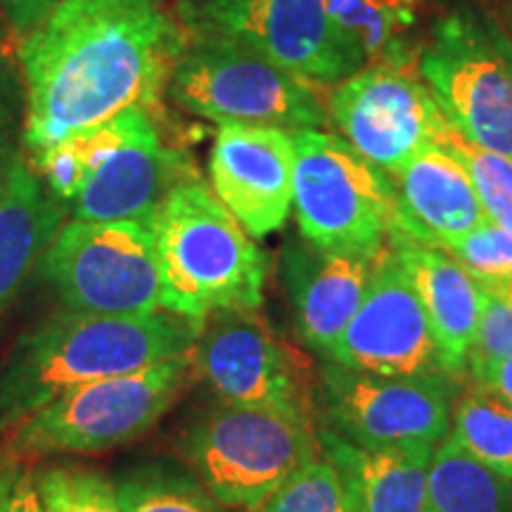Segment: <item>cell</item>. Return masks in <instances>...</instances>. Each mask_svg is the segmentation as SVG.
<instances>
[{
    "mask_svg": "<svg viewBox=\"0 0 512 512\" xmlns=\"http://www.w3.org/2000/svg\"><path fill=\"white\" fill-rule=\"evenodd\" d=\"M185 46L188 31L162 0H62L19 50L31 155L124 112H150Z\"/></svg>",
    "mask_w": 512,
    "mask_h": 512,
    "instance_id": "obj_1",
    "label": "cell"
},
{
    "mask_svg": "<svg viewBox=\"0 0 512 512\" xmlns=\"http://www.w3.org/2000/svg\"><path fill=\"white\" fill-rule=\"evenodd\" d=\"M202 328L166 311L138 318L57 313L0 363V432L81 384L190 354Z\"/></svg>",
    "mask_w": 512,
    "mask_h": 512,
    "instance_id": "obj_2",
    "label": "cell"
},
{
    "mask_svg": "<svg viewBox=\"0 0 512 512\" xmlns=\"http://www.w3.org/2000/svg\"><path fill=\"white\" fill-rule=\"evenodd\" d=\"M162 275V311L204 323L219 311H259L268 256L188 171L152 219Z\"/></svg>",
    "mask_w": 512,
    "mask_h": 512,
    "instance_id": "obj_3",
    "label": "cell"
},
{
    "mask_svg": "<svg viewBox=\"0 0 512 512\" xmlns=\"http://www.w3.org/2000/svg\"><path fill=\"white\" fill-rule=\"evenodd\" d=\"M420 79L460 138L512 157V41L498 19L472 5L446 12L420 50Z\"/></svg>",
    "mask_w": 512,
    "mask_h": 512,
    "instance_id": "obj_4",
    "label": "cell"
},
{
    "mask_svg": "<svg viewBox=\"0 0 512 512\" xmlns=\"http://www.w3.org/2000/svg\"><path fill=\"white\" fill-rule=\"evenodd\" d=\"M183 451L221 508L259 512L320 446L309 415L221 403L192 422Z\"/></svg>",
    "mask_w": 512,
    "mask_h": 512,
    "instance_id": "obj_5",
    "label": "cell"
},
{
    "mask_svg": "<svg viewBox=\"0 0 512 512\" xmlns=\"http://www.w3.org/2000/svg\"><path fill=\"white\" fill-rule=\"evenodd\" d=\"M166 93L178 107L219 126H273L299 133L323 131L330 124L328 105L316 95V86L228 38H188Z\"/></svg>",
    "mask_w": 512,
    "mask_h": 512,
    "instance_id": "obj_6",
    "label": "cell"
},
{
    "mask_svg": "<svg viewBox=\"0 0 512 512\" xmlns=\"http://www.w3.org/2000/svg\"><path fill=\"white\" fill-rule=\"evenodd\" d=\"M292 211L320 252L380 254L396 219L394 185L335 133H294Z\"/></svg>",
    "mask_w": 512,
    "mask_h": 512,
    "instance_id": "obj_7",
    "label": "cell"
},
{
    "mask_svg": "<svg viewBox=\"0 0 512 512\" xmlns=\"http://www.w3.org/2000/svg\"><path fill=\"white\" fill-rule=\"evenodd\" d=\"M192 351L69 389L10 430V451L95 453L150 430L181 392Z\"/></svg>",
    "mask_w": 512,
    "mask_h": 512,
    "instance_id": "obj_8",
    "label": "cell"
},
{
    "mask_svg": "<svg viewBox=\"0 0 512 512\" xmlns=\"http://www.w3.org/2000/svg\"><path fill=\"white\" fill-rule=\"evenodd\" d=\"M69 311L152 316L162 311L157 240L147 221H69L41 259Z\"/></svg>",
    "mask_w": 512,
    "mask_h": 512,
    "instance_id": "obj_9",
    "label": "cell"
},
{
    "mask_svg": "<svg viewBox=\"0 0 512 512\" xmlns=\"http://www.w3.org/2000/svg\"><path fill=\"white\" fill-rule=\"evenodd\" d=\"M323 411L339 439L368 451L437 448L451 432L453 375H375L323 358Z\"/></svg>",
    "mask_w": 512,
    "mask_h": 512,
    "instance_id": "obj_10",
    "label": "cell"
},
{
    "mask_svg": "<svg viewBox=\"0 0 512 512\" xmlns=\"http://www.w3.org/2000/svg\"><path fill=\"white\" fill-rule=\"evenodd\" d=\"M181 22L190 36L228 38L311 86L363 69L332 27L328 0H183Z\"/></svg>",
    "mask_w": 512,
    "mask_h": 512,
    "instance_id": "obj_11",
    "label": "cell"
},
{
    "mask_svg": "<svg viewBox=\"0 0 512 512\" xmlns=\"http://www.w3.org/2000/svg\"><path fill=\"white\" fill-rule=\"evenodd\" d=\"M81 138L88 176L72 202L79 221L152 223L169 192L192 171L188 157L162 143L155 121L143 110L86 128Z\"/></svg>",
    "mask_w": 512,
    "mask_h": 512,
    "instance_id": "obj_12",
    "label": "cell"
},
{
    "mask_svg": "<svg viewBox=\"0 0 512 512\" xmlns=\"http://www.w3.org/2000/svg\"><path fill=\"white\" fill-rule=\"evenodd\" d=\"M328 117L339 138L387 176L451 128L422 79L399 64H370L332 86Z\"/></svg>",
    "mask_w": 512,
    "mask_h": 512,
    "instance_id": "obj_13",
    "label": "cell"
},
{
    "mask_svg": "<svg viewBox=\"0 0 512 512\" xmlns=\"http://www.w3.org/2000/svg\"><path fill=\"white\" fill-rule=\"evenodd\" d=\"M328 358L375 375H453L411 275L389 242L373 268L361 306Z\"/></svg>",
    "mask_w": 512,
    "mask_h": 512,
    "instance_id": "obj_14",
    "label": "cell"
},
{
    "mask_svg": "<svg viewBox=\"0 0 512 512\" xmlns=\"http://www.w3.org/2000/svg\"><path fill=\"white\" fill-rule=\"evenodd\" d=\"M192 361L228 406L309 415L297 361L256 311H219L204 320Z\"/></svg>",
    "mask_w": 512,
    "mask_h": 512,
    "instance_id": "obj_15",
    "label": "cell"
},
{
    "mask_svg": "<svg viewBox=\"0 0 512 512\" xmlns=\"http://www.w3.org/2000/svg\"><path fill=\"white\" fill-rule=\"evenodd\" d=\"M294 133L273 126L226 124L211 147V190L249 238L264 240L290 219Z\"/></svg>",
    "mask_w": 512,
    "mask_h": 512,
    "instance_id": "obj_16",
    "label": "cell"
},
{
    "mask_svg": "<svg viewBox=\"0 0 512 512\" xmlns=\"http://www.w3.org/2000/svg\"><path fill=\"white\" fill-rule=\"evenodd\" d=\"M389 178L396 197L392 230L420 245L444 249L486 221L470 174L441 143L422 147Z\"/></svg>",
    "mask_w": 512,
    "mask_h": 512,
    "instance_id": "obj_17",
    "label": "cell"
},
{
    "mask_svg": "<svg viewBox=\"0 0 512 512\" xmlns=\"http://www.w3.org/2000/svg\"><path fill=\"white\" fill-rule=\"evenodd\" d=\"M380 254L320 252L306 240L285 247L283 271L294 320L299 335L316 354L328 358L344 335Z\"/></svg>",
    "mask_w": 512,
    "mask_h": 512,
    "instance_id": "obj_18",
    "label": "cell"
},
{
    "mask_svg": "<svg viewBox=\"0 0 512 512\" xmlns=\"http://www.w3.org/2000/svg\"><path fill=\"white\" fill-rule=\"evenodd\" d=\"M387 242L411 275L446 366L458 377L467 368L477 337L484 306L482 287L444 249L420 245L399 230H392Z\"/></svg>",
    "mask_w": 512,
    "mask_h": 512,
    "instance_id": "obj_19",
    "label": "cell"
},
{
    "mask_svg": "<svg viewBox=\"0 0 512 512\" xmlns=\"http://www.w3.org/2000/svg\"><path fill=\"white\" fill-rule=\"evenodd\" d=\"M55 200L22 152L0 164V320L64 226Z\"/></svg>",
    "mask_w": 512,
    "mask_h": 512,
    "instance_id": "obj_20",
    "label": "cell"
},
{
    "mask_svg": "<svg viewBox=\"0 0 512 512\" xmlns=\"http://www.w3.org/2000/svg\"><path fill=\"white\" fill-rule=\"evenodd\" d=\"M318 446L335 467L351 512H425L434 448L368 451L320 430Z\"/></svg>",
    "mask_w": 512,
    "mask_h": 512,
    "instance_id": "obj_21",
    "label": "cell"
},
{
    "mask_svg": "<svg viewBox=\"0 0 512 512\" xmlns=\"http://www.w3.org/2000/svg\"><path fill=\"white\" fill-rule=\"evenodd\" d=\"M425 512H512V479L446 437L432 453Z\"/></svg>",
    "mask_w": 512,
    "mask_h": 512,
    "instance_id": "obj_22",
    "label": "cell"
},
{
    "mask_svg": "<svg viewBox=\"0 0 512 512\" xmlns=\"http://www.w3.org/2000/svg\"><path fill=\"white\" fill-rule=\"evenodd\" d=\"M418 5L420 0H328V15L366 69L370 64H399Z\"/></svg>",
    "mask_w": 512,
    "mask_h": 512,
    "instance_id": "obj_23",
    "label": "cell"
},
{
    "mask_svg": "<svg viewBox=\"0 0 512 512\" xmlns=\"http://www.w3.org/2000/svg\"><path fill=\"white\" fill-rule=\"evenodd\" d=\"M463 451L484 467L512 479V406L472 382L453 406L451 432Z\"/></svg>",
    "mask_w": 512,
    "mask_h": 512,
    "instance_id": "obj_24",
    "label": "cell"
},
{
    "mask_svg": "<svg viewBox=\"0 0 512 512\" xmlns=\"http://www.w3.org/2000/svg\"><path fill=\"white\" fill-rule=\"evenodd\" d=\"M121 512H223L195 479L171 470L133 472L117 484Z\"/></svg>",
    "mask_w": 512,
    "mask_h": 512,
    "instance_id": "obj_25",
    "label": "cell"
},
{
    "mask_svg": "<svg viewBox=\"0 0 512 512\" xmlns=\"http://www.w3.org/2000/svg\"><path fill=\"white\" fill-rule=\"evenodd\" d=\"M437 143L448 147L463 162L486 219L512 235V157L467 143L453 128H448Z\"/></svg>",
    "mask_w": 512,
    "mask_h": 512,
    "instance_id": "obj_26",
    "label": "cell"
},
{
    "mask_svg": "<svg viewBox=\"0 0 512 512\" xmlns=\"http://www.w3.org/2000/svg\"><path fill=\"white\" fill-rule=\"evenodd\" d=\"M46 512H121L117 484L98 472L76 467H50L38 475Z\"/></svg>",
    "mask_w": 512,
    "mask_h": 512,
    "instance_id": "obj_27",
    "label": "cell"
},
{
    "mask_svg": "<svg viewBox=\"0 0 512 512\" xmlns=\"http://www.w3.org/2000/svg\"><path fill=\"white\" fill-rule=\"evenodd\" d=\"M259 512H351L344 486L328 460H311L280 486Z\"/></svg>",
    "mask_w": 512,
    "mask_h": 512,
    "instance_id": "obj_28",
    "label": "cell"
},
{
    "mask_svg": "<svg viewBox=\"0 0 512 512\" xmlns=\"http://www.w3.org/2000/svg\"><path fill=\"white\" fill-rule=\"evenodd\" d=\"M477 285L496 287L512 283V235L486 219L463 238L444 247Z\"/></svg>",
    "mask_w": 512,
    "mask_h": 512,
    "instance_id": "obj_29",
    "label": "cell"
},
{
    "mask_svg": "<svg viewBox=\"0 0 512 512\" xmlns=\"http://www.w3.org/2000/svg\"><path fill=\"white\" fill-rule=\"evenodd\" d=\"M482 292V318H479L477 337L467 361H472V358L512 356V304L503 302L496 294L486 290Z\"/></svg>",
    "mask_w": 512,
    "mask_h": 512,
    "instance_id": "obj_30",
    "label": "cell"
},
{
    "mask_svg": "<svg viewBox=\"0 0 512 512\" xmlns=\"http://www.w3.org/2000/svg\"><path fill=\"white\" fill-rule=\"evenodd\" d=\"M467 370L472 382L512 406V356L472 358L467 361Z\"/></svg>",
    "mask_w": 512,
    "mask_h": 512,
    "instance_id": "obj_31",
    "label": "cell"
},
{
    "mask_svg": "<svg viewBox=\"0 0 512 512\" xmlns=\"http://www.w3.org/2000/svg\"><path fill=\"white\" fill-rule=\"evenodd\" d=\"M0 3H3L5 15L10 19V27L15 29L17 34L27 36L62 3V0H0Z\"/></svg>",
    "mask_w": 512,
    "mask_h": 512,
    "instance_id": "obj_32",
    "label": "cell"
},
{
    "mask_svg": "<svg viewBox=\"0 0 512 512\" xmlns=\"http://www.w3.org/2000/svg\"><path fill=\"white\" fill-rule=\"evenodd\" d=\"M0 512H46L41 489H38V475H34V472H19L3 505H0Z\"/></svg>",
    "mask_w": 512,
    "mask_h": 512,
    "instance_id": "obj_33",
    "label": "cell"
},
{
    "mask_svg": "<svg viewBox=\"0 0 512 512\" xmlns=\"http://www.w3.org/2000/svg\"><path fill=\"white\" fill-rule=\"evenodd\" d=\"M19 477V463L15 453H0V505H3L5 496L15 484V479Z\"/></svg>",
    "mask_w": 512,
    "mask_h": 512,
    "instance_id": "obj_34",
    "label": "cell"
},
{
    "mask_svg": "<svg viewBox=\"0 0 512 512\" xmlns=\"http://www.w3.org/2000/svg\"><path fill=\"white\" fill-rule=\"evenodd\" d=\"M5 124H8V105H5V95L0 91V140L5 136Z\"/></svg>",
    "mask_w": 512,
    "mask_h": 512,
    "instance_id": "obj_35",
    "label": "cell"
},
{
    "mask_svg": "<svg viewBox=\"0 0 512 512\" xmlns=\"http://www.w3.org/2000/svg\"><path fill=\"white\" fill-rule=\"evenodd\" d=\"M503 5H505V10H508V15H510V24H512V0H503Z\"/></svg>",
    "mask_w": 512,
    "mask_h": 512,
    "instance_id": "obj_36",
    "label": "cell"
}]
</instances>
